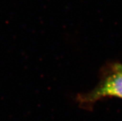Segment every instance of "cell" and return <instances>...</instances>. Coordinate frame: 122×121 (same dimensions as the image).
Returning <instances> with one entry per match:
<instances>
[{"instance_id":"7a4b0ae2","label":"cell","mask_w":122,"mask_h":121,"mask_svg":"<svg viewBox=\"0 0 122 121\" xmlns=\"http://www.w3.org/2000/svg\"><path fill=\"white\" fill-rule=\"evenodd\" d=\"M113 68L115 71H116L117 72H119L120 74L122 75V65L119 64H117L114 65L113 66Z\"/></svg>"},{"instance_id":"6da1fadb","label":"cell","mask_w":122,"mask_h":121,"mask_svg":"<svg viewBox=\"0 0 122 121\" xmlns=\"http://www.w3.org/2000/svg\"><path fill=\"white\" fill-rule=\"evenodd\" d=\"M114 97L122 98V75L112 68L94 90L87 93L79 95L77 100L83 105H92L105 97Z\"/></svg>"}]
</instances>
